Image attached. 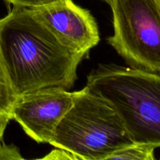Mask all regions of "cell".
Instances as JSON below:
<instances>
[{"label":"cell","mask_w":160,"mask_h":160,"mask_svg":"<svg viewBox=\"0 0 160 160\" xmlns=\"http://www.w3.org/2000/svg\"><path fill=\"white\" fill-rule=\"evenodd\" d=\"M0 50L17 96L48 87L71 88L86 56L62 45L29 8L16 6L0 19Z\"/></svg>","instance_id":"1"},{"label":"cell","mask_w":160,"mask_h":160,"mask_svg":"<svg viewBox=\"0 0 160 160\" xmlns=\"http://www.w3.org/2000/svg\"><path fill=\"white\" fill-rule=\"evenodd\" d=\"M87 88L115 109L135 144L160 147V73L134 67L100 66Z\"/></svg>","instance_id":"2"},{"label":"cell","mask_w":160,"mask_h":160,"mask_svg":"<svg viewBox=\"0 0 160 160\" xmlns=\"http://www.w3.org/2000/svg\"><path fill=\"white\" fill-rule=\"evenodd\" d=\"M49 144L68 150L81 160H106L134 142L115 109L85 86L75 92L73 105Z\"/></svg>","instance_id":"3"},{"label":"cell","mask_w":160,"mask_h":160,"mask_svg":"<svg viewBox=\"0 0 160 160\" xmlns=\"http://www.w3.org/2000/svg\"><path fill=\"white\" fill-rule=\"evenodd\" d=\"M107 41L131 67L160 73V0H112Z\"/></svg>","instance_id":"4"},{"label":"cell","mask_w":160,"mask_h":160,"mask_svg":"<svg viewBox=\"0 0 160 160\" xmlns=\"http://www.w3.org/2000/svg\"><path fill=\"white\" fill-rule=\"evenodd\" d=\"M75 92L48 87L17 96L12 119L38 143H50L56 128L72 106Z\"/></svg>","instance_id":"5"},{"label":"cell","mask_w":160,"mask_h":160,"mask_svg":"<svg viewBox=\"0 0 160 160\" xmlns=\"http://www.w3.org/2000/svg\"><path fill=\"white\" fill-rule=\"evenodd\" d=\"M28 8L62 45L73 51L87 56L99 42V31L94 17L73 0H56Z\"/></svg>","instance_id":"6"},{"label":"cell","mask_w":160,"mask_h":160,"mask_svg":"<svg viewBox=\"0 0 160 160\" xmlns=\"http://www.w3.org/2000/svg\"><path fill=\"white\" fill-rule=\"evenodd\" d=\"M156 147L146 144H133L120 148L109 156L106 159L154 160Z\"/></svg>","instance_id":"7"},{"label":"cell","mask_w":160,"mask_h":160,"mask_svg":"<svg viewBox=\"0 0 160 160\" xmlns=\"http://www.w3.org/2000/svg\"><path fill=\"white\" fill-rule=\"evenodd\" d=\"M17 98V95L12 87L0 50V113L10 115L11 109Z\"/></svg>","instance_id":"8"},{"label":"cell","mask_w":160,"mask_h":160,"mask_svg":"<svg viewBox=\"0 0 160 160\" xmlns=\"http://www.w3.org/2000/svg\"><path fill=\"white\" fill-rule=\"evenodd\" d=\"M20 150L14 145H7L2 140L0 141V160L23 159Z\"/></svg>","instance_id":"9"},{"label":"cell","mask_w":160,"mask_h":160,"mask_svg":"<svg viewBox=\"0 0 160 160\" xmlns=\"http://www.w3.org/2000/svg\"><path fill=\"white\" fill-rule=\"evenodd\" d=\"M42 159L48 160H81L78 156L70 152L68 150L56 148L47 154Z\"/></svg>","instance_id":"10"},{"label":"cell","mask_w":160,"mask_h":160,"mask_svg":"<svg viewBox=\"0 0 160 160\" xmlns=\"http://www.w3.org/2000/svg\"><path fill=\"white\" fill-rule=\"evenodd\" d=\"M4 1L9 4H12V6L31 8L48 4L56 0H4Z\"/></svg>","instance_id":"11"},{"label":"cell","mask_w":160,"mask_h":160,"mask_svg":"<svg viewBox=\"0 0 160 160\" xmlns=\"http://www.w3.org/2000/svg\"><path fill=\"white\" fill-rule=\"evenodd\" d=\"M12 119L9 114L0 113V141L2 140L6 128L9 123V120Z\"/></svg>","instance_id":"12"},{"label":"cell","mask_w":160,"mask_h":160,"mask_svg":"<svg viewBox=\"0 0 160 160\" xmlns=\"http://www.w3.org/2000/svg\"><path fill=\"white\" fill-rule=\"evenodd\" d=\"M103 1H105V2H107L108 4H109V5H110V3L112 2V0H103Z\"/></svg>","instance_id":"13"}]
</instances>
